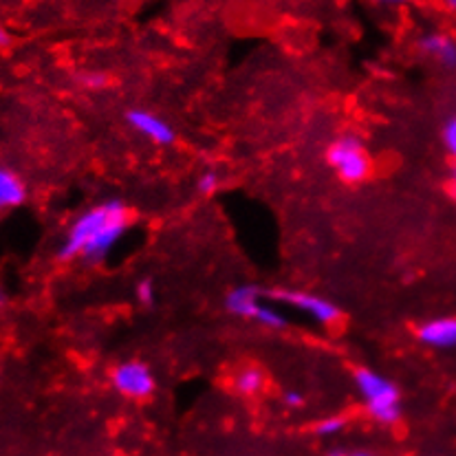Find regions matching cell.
<instances>
[{
    "instance_id": "1",
    "label": "cell",
    "mask_w": 456,
    "mask_h": 456,
    "mask_svg": "<svg viewBox=\"0 0 456 456\" xmlns=\"http://www.w3.org/2000/svg\"><path fill=\"white\" fill-rule=\"evenodd\" d=\"M128 227L130 212L122 201L110 199V201L97 203L84 209L69 225L58 256L62 260H84L88 265L102 263L124 239Z\"/></svg>"
},
{
    "instance_id": "2",
    "label": "cell",
    "mask_w": 456,
    "mask_h": 456,
    "mask_svg": "<svg viewBox=\"0 0 456 456\" xmlns=\"http://www.w3.org/2000/svg\"><path fill=\"white\" fill-rule=\"evenodd\" d=\"M357 395L364 402L366 412L381 426H395L402 419V393L397 384L370 369L355 370Z\"/></svg>"
},
{
    "instance_id": "3",
    "label": "cell",
    "mask_w": 456,
    "mask_h": 456,
    "mask_svg": "<svg viewBox=\"0 0 456 456\" xmlns=\"http://www.w3.org/2000/svg\"><path fill=\"white\" fill-rule=\"evenodd\" d=\"M225 309L232 315L243 320L258 322L267 329H285L287 315L278 309L273 302L267 300V293L258 285H239L232 287L225 296Z\"/></svg>"
},
{
    "instance_id": "4",
    "label": "cell",
    "mask_w": 456,
    "mask_h": 456,
    "mask_svg": "<svg viewBox=\"0 0 456 456\" xmlns=\"http://www.w3.org/2000/svg\"><path fill=\"white\" fill-rule=\"evenodd\" d=\"M327 161L331 170L346 183H360L370 172V155L355 134H342L329 146Z\"/></svg>"
},
{
    "instance_id": "5",
    "label": "cell",
    "mask_w": 456,
    "mask_h": 456,
    "mask_svg": "<svg viewBox=\"0 0 456 456\" xmlns=\"http://www.w3.org/2000/svg\"><path fill=\"white\" fill-rule=\"evenodd\" d=\"M272 300H278L281 305H289L300 314L309 315L311 320L320 324H333L338 322L342 311L329 297L318 296V293L311 291H297V289H281L272 293Z\"/></svg>"
},
{
    "instance_id": "6",
    "label": "cell",
    "mask_w": 456,
    "mask_h": 456,
    "mask_svg": "<svg viewBox=\"0 0 456 456\" xmlns=\"http://www.w3.org/2000/svg\"><path fill=\"white\" fill-rule=\"evenodd\" d=\"M113 386L119 395L130 399H146L155 393V375L143 362L128 360L115 366Z\"/></svg>"
},
{
    "instance_id": "7",
    "label": "cell",
    "mask_w": 456,
    "mask_h": 456,
    "mask_svg": "<svg viewBox=\"0 0 456 456\" xmlns=\"http://www.w3.org/2000/svg\"><path fill=\"white\" fill-rule=\"evenodd\" d=\"M419 53L445 71H456V38L448 31H428L417 40Z\"/></svg>"
},
{
    "instance_id": "8",
    "label": "cell",
    "mask_w": 456,
    "mask_h": 456,
    "mask_svg": "<svg viewBox=\"0 0 456 456\" xmlns=\"http://www.w3.org/2000/svg\"><path fill=\"white\" fill-rule=\"evenodd\" d=\"M126 122L130 124V128H134L142 137L157 143V146H167V143L175 142L176 137L172 124H167L166 119H161L159 115L152 113V110L130 109L128 113H126Z\"/></svg>"
},
{
    "instance_id": "9",
    "label": "cell",
    "mask_w": 456,
    "mask_h": 456,
    "mask_svg": "<svg viewBox=\"0 0 456 456\" xmlns=\"http://www.w3.org/2000/svg\"><path fill=\"white\" fill-rule=\"evenodd\" d=\"M419 342L436 351L456 348V315H439L430 318L417 327Z\"/></svg>"
},
{
    "instance_id": "10",
    "label": "cell",
    "mask_w": 456,
    "mask_h": 456,
    "mask_svg": "<svg viewBox=\"0 0 456 456\" xmlns=\"http://www.w3.org/2000/svg\"><path fill=\"white\" fill-rule=\"evenodd\" d=\"M27 197V188L20 176L7 166H0V212L20 206Z\"/></svg>"
},
{
    "instance_id": "11",
    "label": "cell",
    "mask_w": 456,
    "mask_h": 456,
    "mask_svg": "<svg viewBox=\"0 0 456 456\" xmlns=\"http://www.w3.org/2000/svg\"><path fill=\"white\" fill-rule=\"evenodd\" d=\"M263 386H265V375L263 370L256 369V366H245V369H240L234 377V388L239 390L240 395H245V397H254V395H258L260 390H263Z\"/></svg>"
},
{
    "instance_id": "12",
    "label": "cell",
    "mask_w": 456,
    "mask_h": 456,
    "mask_svg": "<svg viewBox=\"0 0 456 456\" xmlns=\"http://www.w3.org/2000/svg\"><path fill=\"white\" fill-rule=\"evenodd\" d=\"M344 428H346V419L339 415H329L315 423V435L329 439V436H338Z\"/></svg>"
},
{
    "instance_id": "13",
    "label": "cell",
    "mask_w": 456,
    "mask_h": 456,
    "mask_svg": "<svg viewBox=\"0 0 456 456\" xmlns=\"http://www.w3.org/2000/svg\"><path fill=\"white\" fill-rule=\"evenodd\" d=\"M134 297H137L139 305H143V306L155 305V300H157L155 281H151V278H143V281H139L137 287H134Z\"/></svg>"
},
{
    "instance_id": "14",
    "label": "cell",
    "mask_w": 456,
    "mask_h": 456,
    "mask_svg": "<svg viewBox=\"0 0 456 456\" xmlns=\"http://www.w3.org/2000/svg\"><path fill=\"white\" fill-rule=\"evenodd\" d=\"M441 142H444L445 152H448L450 159L456 164V115L444 124V130H441Z\"/></svg>"
},
{
    "instance_id": "15",
    "label": "cell",
    "mask_w": 456,
    "mask_h": 456,
    "mask_svg": "<svg viewBox=\"0 0 456 456\" xmlns=\"http://www.w3.org/2000/svg\"><path fill=\"white\" fill-rule=\"evenodd\" d=\"M218 188H221V176H218L216 170H206L197 179V190L203 197H209V194L216 192Z\"/></svg>"
},
{
    "instance_id": "16",
    "label": "cell",
    "mask_w": 456,
    "mask_h": 456,
    "mask_svg": "<svg viewBox=\"0 0 456 456\" xmlns=\"http://www.w3.org/2000/svg\"><path fill=\"white\" fill-rule=\"evenodd\" d=\"M80 82L88 88H102L106 84V77L102 73H84L80 76Z\"/></svg>"
},
{
    "instance_id": "17",
    "label": "cell",
    "mask_w": 456,
    "mask_h": 456,
    "mask_svg": "<svg viewBox=\"0 0 456 456\" xmlns=\"http://www.w3.org/2000/svg\"><path fill=\"white\" fill-rule=\"evenodd\" d=\"M285 403L289 408H302V406H305V395L297 393V390H287Z\"/></svg>"
},
{
    "instance_id": "18",
    "label": "cell",
    "mask_w": 456,
    "mask_h": 456,
    "mask_svg": "<svg viewBox=\"0 0 456 456\" xmlns=\"http://www.w3.org/2000/svg\"><path fill=\"white\" fill-rule=\"evenodd\" d=\"M445 192H448L450 199L456 203V164L450 167L448 176H445Z\"/></svg>"
},
{
    "instance_id": "19",
    "label": "cell",
    "mask_w": 456,
    "mask_h": 456,
    "mask_svg": "<svg viewBox=\"0 0 456 456\" xmlns=\"http://www.w3.org/2000/svg\"><path fill=\"white\" fill-rule=\"evenodd\" d=\"M344 456H375L369 450H351V452H344Z\"/></svg>"
},
{
    "instance_id": "20",
    "label": "cell",
    "mask_w": 456,
    "mask_h": 456,
    "mask_svg": "<svg viewBox=\"0 0 456 456\" xmlns=\"http://www.w3.org/2000/svg\"><path fill=\"white\" fill-rule=\"evenodd\" d=\"M441 4H444V7L448 9V12L456 13V0H441Z\"/></svg>"
},
{
    "instance_id": "21",
    "label": "cell",
    "mask_w": 456,
    "mask_h": 456,
    "mask_svg": "<svg viewBox=\"0 0 456 456\" xmlns=\"http://www.w3.org/2000/svg\"><path fill=\"white\" fill-rule=\"evenodd\" d=\"M377 3H381V4H403L406 0H377Z\"/></svg>"
},
{
    "instance_id": "22",
    "label": "cell",
    "mask_w": 456,
    "mask_h": 456,
    "mask_svg": "<svg viewBox=\"0 0 456 456\" xmlns=\"http://www.w3.org/2000/svg\"><path fill=\"white\" fill-rule=\"evenodd\" d=\"M7 305V293H4L3 287H0V306Z\"/></svg>"
},
{
    "instance_id": "23",
    "label": "cell",
    "mask_w": 456,
    "mask_h": 456,
    "mask_svg": "<svg viewBox=\"0 0 456 456\" xmlns=\"http://www.w3.org/2000/svg\"><path fill=\"white\" fill-rule=\"evenodd\" d=\"M7 34H4V29H3V27H0V45H7Z\"/></svg>"
},
{
    "instance_id": "24",
    "label": "cell",
    "mask_w": 456,
    "mask_h": 456,
    "mask_svg": "<svg viewBox=\"0 0 456 456\" xmlns=\"http://www.w3.org/2000/svg\"><path fill=\"white\" fill-rule=\"evenodd\" d=\"M327 456H344L342 450H333V452H329Z\"/></svg>"
}]
</instances>
